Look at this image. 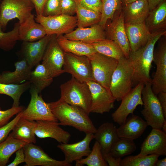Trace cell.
I'll return each instance as SVG.
<instances>
[{"label": "cell", "instance_id": "1", "mask_svg": "<svg viewBox=\"0 0 166 166\" xmlns=\"http://www.w3.org/2000/svg\"><path fill=\"white\" fill-rule=\"evenodd\" d=\"M166 30L152 34L144 46L135 51H130L128 58L133 69V87L140 82H143L144 84L152 82L150 72L152 67L155 45L161 38L166 35Z\"/></svg>", "mask_w": 166, "mask_h": 166}, {"label": "cell", "instance_id": "2", "mask_svg": "<svg viewBox=\"0 0 166 166\" xmlns=\"http://www.w3.org/2000/svg\"><path fill=\"white\" fill-rule=\"evenodd\" d=\"M49 103L51 111L60 125L72 126L85 133L96 131L89 114L82 109L59 99Z\"/></svg>", "mask_w": 166, "mask_h": 166}, {"label": "cell", "instance_id": "3", "mask_svg": "<svg viewBox=\"0 0 166 166\" xmlns=\"http://www.w3.org/2000/svg\"><path fill=\"white\" fill-rule=\"evenodd\" d=\"M60 99L90 113L91 98L89 87L86 82H81L74 77L60 86Z\"/></svg>", "mask_w": 166, "mask_h": 166}, {"label": "cell", "instance_id": "4", "mask_svg": "<svg viewBox=\"0 0 166 166\" xmlns=\"http://www.w3.org/2000/svg\"><path fill=\"white\" fill-rule=\"evenodd\" d=\"M133 69L128 58L118 60L111 77L109 89L116 100L119 101L132 89Z\"/></svg>", "mask_w": 166, "mask_h": 166}, {"label": "cell", "instance_id": "5", "mask_svg": "<svg viewBox=\"0 0 166 166\" xmlns=\"http://www.w3.org/2000/svg\"><path fill=\"white\" fill-rule=\"evenodd\" d=\"M151 82L144 84L142 92L144 109L141 111L148 126L152 129H161L166 121L157 95L152 89Z\"/></svg>", "mask_w": 166, "mask_h": 166}, {"label": "cell", "instance_id": "6", "mask_svg": "<svg viewBox=\"0 0 166 166\" xmlns=\"http://www.w3.org/2000/svg\"><path fill=\"white\" fill-rule=\"evenodd\" d=\"M31 0H2L0 5V24L5 30L8 22L17 18L21 24L32 14L34 8Z\"/></svg>", "mask_w": 166, "mask_h": 166}, {"label": "cell", "instance_id": "7", "mask_svg": "<svg viewBox=\"0 0 166 166\" xmlns=\"http://www.w3.org/2000/svg\"><path fill=\"white\" fill-rule=\"evenodd\" d=\"M31 99L27 107L21 112V117L30 121L58 122L53 113L49 103L45 102L33 85L30 91Z\"/></svg>", "mask_w": 166, "mask_h": 166}, {"label": "cell", "instance_id": "8", "mask_svg": "<svg viewBox=\"0 0 166 166\" xmlns=\"http://www.w3.org/2000/svg\"><path fill=\"white\" fill-rule=\"evenodd\" d=\"M35 19L43 26L47 35H55L57 37L70 33L77 26L76 16L63 14L48 16L37 15Z\"/></svg>", "mask_w": 166, "mask_h": 166}, {"label": "cell", "instance_id": "9", "mask_svg": "<svg viewBox=\"0 0 166 166\" xmlns=\"http://www.w3.org/2000/svg\"><path fill=\"white\" fill-rule=\"evenodd\" d=\"M89 58L94 81L109 89L111 77L118 60L98 52Z\"/></svg>", "mask_w": 166, "mask_h": 166}, {"label": "cell", "instance_id": "10", "mask_svg": "<svg viewBox=\"0 0 166 166\" xmlns=\"http://www.w3.org/2000/svg\"><path fill=\"white\" fill-rule=\"evenodd\" d=\"M64 57L63 68L65 72L81 82L94 81L88 57L64 52Z\"/></svg>", "mask_w": 166, "mask_h": 166}, {"label": "cell", "instance_id": "11", "mask_svg": "<svg viewBox=\"0 0 166 166\" xmlns=\"http://www.w3.org/2000/svg\"><path fill=\"white\" fill-rule=\"evenodd\" d=\"M144 86L143 83H139L122 98L120 106L111 114L114 122L120 125L129 114H133L138 106L143 105L142 92Z\"/></svg>", "mask_w": 166, "mask_h": 166}, {"label": "cell", "instance_id": "12", "mask_svg": "<svg viewBox=\"0 0 166 166\" xmlns=\"http://www.w3.org/2000/svg\"><path fill=\"white\" fill-rule=\"evenodd\" d=\"M110 20L111 21H108L105 28L106 39L117 43L122 49L124 56L128 58L130 49L125 31L122 10L116 12Z\"/></svg>", "mask_w": 166, "mask_h": 166}, {"label": "cell", "instance_id": "13", "mask_svg": "<svg viewBox=\"0 0 166 166\" xmlns=\"http://www.w3.org/2000/svg\"><path fill=\"white\" fill-rule=\"evenodd\" d=\"M91 93L90 113L103 114L114 107L116 100L110 90L94 81L86 82Z\"/></svg>", "mask_w": 166, "mask_h": 166}, {"label": "cell", "instance_id": "14", "mask_svg": "<svg viewBox=\"0 0 166 166\" xmlns=\"http://www.w3.org/2000/svg\"><path fill=\"white\" fill-rule=\"evenodd\" d=\"M64 52L58 44L55 35H53L44 52L42 64L53 78L65 72L63 69Z\"/></svg>", "mask_w": 166, "mask_h": 166}, {"label": "cell", "instance_id": "15", "mask_svg": "<svg viewBox=\"0 0 166 166\" xmlns=\"http://www.w3.org/2000/svg\"><path fill=\"white\" fill-rule=\"evenodd\" d=\"M153 61L156 69L152 80V89L156 95L160 92H166V41L159 42L158 46L154 50Z\"/></svg>", "mask_w": 166, "mask_h": 166}, {"label": "cell", "instance_id": "16", "mask_svg": "<svg viewBox=\"0 0 166 166\" xmlns=\"http://www.w3.org/2000/svg\"><path fill=\"white\" fill-rule=\"evenodd\" d=\"M25 156V166H70L65 160L53 159L39 146L29 143L23 148Z\"/></svg>", "mask_w": 166, "mask_h": 166}, {"label": "cell", "instance_id": "17", "mask_svg": "<svg viewBox=\"0 0 166 166\" xmlns=\"http://www.w3.org/2000/svg\"><path fill=\"white\" fill-rule=\"evenodd\" d=\"M94 139V134L86 133L84 138L81 140L73 144L61 143L57 146L63 153L64 160L71 164L74 161L79 160L84 156H87L90 153L89 145Z\"/></svg>", "mask_w": 166, "mask_h": 166}, {"label": "cell", "instance_id": "18", "mask_svg": "<svg viewBox=\"0 0 166 166\" xmlns=\"http://www.w3.org/2000/svg\"><path fill=\"white\" fill-rule=\"evenodd\" d=\"M35 133L40 138H50L61 143H67L70 134L60 126L58 122L49 121H37Z\"/></svg>", "mask_w": 166, "mask_h": 166}, {"label": "cell", "instance_id": "19", "mask_svg": "<svg viewBox=\"0 0 166 166\" xmlns=\"http://www.w3.org/2000/svg\"><path fill=\"white\" fill-rule=\"evenodd\" d=\"M140 153L144 155H166V133L152 129L142 144Z\"/></svg>", "mask_w": 166, "mask_h": 166}, {"label": "cell", "instance_id": "20", "mask_svg": "<svg viewBox=\"0 0 166 166\" xmlns=\"http://www.w3.org/2000/svg\"><path fill=\"white\" fill-rule=\"evenodd\" d=\"M63 36L69 40L79 41L90 44L106 39L105 29L99 23L89 27H77Z\"/></svg>", "mask_w": 166, "mask_h": 166}, {"label": "cell", "instance_id": "21", "mask_svg": "<svg viewBox=\"0 0 166 166\" xmlns=\"http://www.w3.org/2000/svg\"><path fill=\"white\" fill-rule=\"evenodd\" d=\"M52 36L46 35L36 41L23 42L22 49L24 58L32 68L42 60L46 46Z\"/></svg>", "mask_w": 166, "mask_h": 166}, {"label": "cell", "instance_id": "22", "mask_svg": "<svg viewBox=\"0 0 166 166\" xmlns=\"http://www.w3.org/2000/svg\"><path fill=\"white\" fill-rule=\"evenodd\" d=\"M125 23L144 22L150 12L147 0H137L122 6Z\"/></svg>", "mask_w": 166, "mask_h": 166}, {"label": "cell", "instance_id": "23", "mask_svg": "<svg viewBox=\"0 0 166 166\" xmlns=\"http://www.w3.org/2000/svg\"><path fill=\"white\" fill-rule=\"evenodd\" d=\"M130 51L134 52L144 46L151 35L144 22L136 24L125 23Z\"/></svg>", "mask_w": 166, "mask_h": 166}, {"label": "cell", "instance_id": "24", "mask_svg": "<svg viewBox=\"0 0 166 166\" xmlns=\"http://www.w3.org/2000/svg\"><path fill=\"white\" fill-rule=\"evenodd\" d=\"M94 134V139L99 144L103 155L109 154L114 143L119 137L117 128L112 123L101 124Z\"/></svg>", "mask_w": 166, "mask_h": 166}, {"label": "cell", "instance_id": "25", "mask_svg": "<svg viewBox=\"0 0 166 166\" xmlns=\"http://www.w3.org/2000/svg\"><path fill=\"white\" fill-rule=\"evenodd\" d=\"M148 126L141 117L132 114L117 128L118 135L119 137L134 140L141 136Z\"/></svg>", "mask_w": 166, "mask_h": 166}, {"label": "cell", "instance_id": "26", "mask_svg": "<svg viewBox=\"0 0 166 166\" xmlns=\"http://www.w3.org/2000/svg\"><path fill=\"white\" fill-rule=\"evenodd\" d=\"M18 32L19 40L23 42L36 41L46 35L44 27L36 22L32 14L25 21L20 24Z\"/></svg>", "mask_w": 166, "mask_h": 166}, {"label": "cell", "instance_id": "27", "mask_svg": "<svg viewBox=\"0 0 166 166\" xmlns=\"http://www.w3.org/2000/svg\"><path fill=\"white\" fill-rule=\"evenodd\" d=\"M15 70L13 72L4 71L0 74V82L7 84H19L29 81L32 68L24 58L14 63Z\"/></svg>", "mask_w": 166, "mask_h": 166}, {"label": "cell", "instance_id": "28", "mask_svg": "<svg viewBox=\"0 0 166 166\" xmlns=\"http://www.w3.org/2000/svg\"><path fill=\"white\" fill-rule=\"evenodd\" d=\"M144 23L152 34L166 29V0H162L150 11Z\"/></svg>", "mask_w": 166, "mask_h": 166}, {"label": "cell", "instance_id": "29", "mask_svg": "<svg viewBox=\"0 0 166 166\" xmlns=\"http://www.w3.org/2000/svg\"><path fill=\"white\" fill-rule=\"evenodd\" d=\"M57 42L63 50L79 56L89 57L97 52L91 44L67 39L61 35L57 37Z\"/></svg>", "mask_w": 166, "mask_h": 166}, {"label": "cell", "instance_id": "30", "mask_svg": "<svg viewBox=\"0 0 166 166\" xmlns=\"http://www.w3.org/2000/svg\"><path fill=\"white\" fill-rule=\"evenodd\" d=\"M36 125V121H29L21 117L10 134L15 139L35 144Z\"/></svg>", "mask_w": 166, "mask_h": 166}, {"label": "cell", "instance_id": "31", "mask_svg": "<svg viewBox=\"0 0 166 166\" xmlns=\"http://www.w3.org/2000/svg\"><path fill=\"white\" fill-rule=\"evenodd\" d=\"M29 143L15 139L10 133L7 138L0 143V166H6L13 154Z\"/></svg>", "mask_w": 166, "mask_h": 166}, {"label": "cell", "instance_id": "32", "mask_svg": "<svg viewBox=\"0 0 166 166\" xmlns=\"http://www.w3.org/2000/svg\"><path fill=\"white\" fill-rule=\"evenodd\" d=\"M75 0L78 27H87L99 23L101 18V13L87 8L82 6L78 0Z\"/></svg>", "mask_w": 166, "mask_h": 166}, {"label": "cell", "instance_id": "33", "mask_svg": "<svg viewBox=\"0 0 166 166\" xmlns=\"http://www.w3.org/2000/svg\"><path fill=\"white\" fill-rule=\"evenodd\" d=\"M53 77L42 64L37 65L34 70L32 71L29 81L32 84L39 93L49 86L53 81Z\"/></svg>", "mask_w": 166, "mask_h": 166}, {"label": "cell", "instance_id": "34", "mask_svg": "<svg viewBox=\"0 0 166 166\" xmlns=\"http://www.w3.org/2000/svg\"><path fill=\"white\" fill-rule=\"evenodd\" d=\"M91 44L97 52L117 60L124 56L120 46L112 40L105 39Z\"/></svg>", "mask_w": 166, "mask_h": 166}, {"label": "cell", "instance_id": "35", "mask_svg": "<svg viewBox=\"0 0 166 166\" xmlns=\"http://www.w3.org/2000/svg\"><path fill=\"white\" fill-rule=\"evenodd\" d=\"M30 84L29 81L21 84L0 82V94H5L11 97L13 100L12 106L18 107L21 96L29 87Z\"/></svg>", "mask_w": 166, "mask_h": 166}, {"label": "cell", "instance_id": "36", "mask_svg": "<svg viewBox=\"0 0 166 166\" xmlns=\"http://www.w3.org/2000/svg\"><path fill=\"white\" fill-rule=\"evenodd\" d=\"M134 140L119 137L112 147L109 154L116 158H121L130 155L136 150Z\"/></svg>", "mask_w": 166, "mask_h": 166}, {"label": "cell", "instance_id": "37", "mask_svg": "<svg viewBox=\"0 0 166 166\" xmlns=\"http://www.w3.org/2000/svg\"><path fill=\"white\" fill-rule=\"evenodd\" d=\"M76 166H82L86 165L88 166H108V164L105 160L99 143L95 142L90 154L85 158L75 161Z\"/></svg>", "mask_w": 166, "mask_h": 166}, {"label": "cell", "instance_id": "38", "mask_svg": "<svg viewBox=\"0 0 166 166\" xmlns=\"http://www.w3.org/2000/svg\"><path fill=\"white\" fill-rule=\"evenodd\" d=\"M159 156L140 153L135 156H128L121 160L120 166H155Z\"/></svg>", "mask_w": 166, "mask_h": 166}, {"label": "cell", "instance_id": "39", "mask_svg": "<svg viewBox=\"0 0 166 166\" xmlns=\"http://www.w3.org/2000/svg\"><path fill=\"white\" fill-rule=\"evenodd\" d=\"M101 0V18L99 24L105 29L107 22L112 18L116 12L122 10V5L121 0Z\"/></svg>", "mask_w": 166, "mask_h": 166}, {"label": "cell", "instance_id": "40", "mask_svg": "<svg viewBox=\"0 0 166 166\" xmlns=\"http://www.w3.org/2000/svg\"><path fill=\"white\" fill-rule=\"evenodd\" d=\"M20 23L18 22L14 25L11 31L3 32L0 24V49L5 51H9L13 49L18 41L19 40L18 28Z\"/></svg>", "mask_w": 166, "mask_h": 166}, {"label": "cell", "instance_id": "41", "mask_svg": "<svg viewBox=\"0 0 166 166\" xmlns=\"http://www.w3.org/2000/svg\"><path fill=\"white\" fill-rule=\"evenodd\" d=\"M61 0H46L42 15L48 16L61 14Z\"/></svg>", "mask_w": 166, "mask_h": 166}, {"label": "cell", "instance_id": "42", "mask_svg": "<svg viewBox=\"0 0 166 166\" xmlns=\"http://www.w3.org/2000/svg\"><path fill=\"white\" fill-rule=\"evenodd\" d=\"M24 109L23 106H19L17 107L12 106L5 110H0V127L8 123L14 116L17 115Z\"/></svg>", "mask_w": 166, "mask_h": 166}, {"label": "cell", "instance_id": "43", "mask_svg": "<svg viewBox=\"0 0 166 166\" xmlns=\"http://www.w3.org/2000/svg\"><path fill=\"white\" fill-rule=\"evenodd\" d=\"M21 112L17 114L12 120L6 125L0 127V143L7 138L16 123L21 118Z\"/></svg>", "mask_w": 166, "mask_h": 166}, {"label": "cell", "instance_id": "44", "mask_svg": "<svg viewBox=\"0 0 166 166\" xmlns=\"http://www.w3.org/2000/svg\"><path fill=\"white\" fill-rule=\"evenodd\" d=\"M61 14L73 16L76 11L75 0H61Z\"/></svg>", "mask_w": 166, "mask_h": 166}, {"label": "cell", "instance_id": "45", "mask_svg": "<svg viewBox=\"0 0 166 166\" xmlns=\"http://www.w3.org/2000/svg\"><path fill=\"white\" fill-rule=\"evenodd\" d=\"M83 6L92 10L101 13L102 10L101 0H78Z\"/></svg>", "mask_w": 166, "mask_h": 166}, {"label": "cell", "instance_id": "46", "mask_svg": "<svg viewBox=\"0 0 166 166\" xmlns=\"http://www.w3.org/2000/svg\"><path fill=\"white\" fill-rule=\"evenodd\" d=\"M16 156L14 160L8 166H17L21 163L25 162V156L23 148L15 152Z\"/></svg>", "mask_w": 166, "mask_h": 166}, {"label": "cell", "instance_id": "47", "mask_svg": "<svg viewBox=\"0 0 166 166\" xmlns=\"http://www.w3.org/2000/svg\"><path fill=\"white\" fill-rule=\"evenodd\" d=\"M103 156L109 166H120L121 158H116L109 154L103 155Z\"/></svg>", "mask_w": 166, "mask_h": 166}, {"label": "cell", "instance_id": "48", "mask_svg": "<svg viewBox=\"0 0 166 166\" xmlns=\"http://www.w3.org/2000/svg\"><path fill=\"white\" fill-rule=\"evenodd\" d=\"M37 15H42L44 7L46 0H31Z\"/></svg>", "mask_w": 166, "mask_h": 166}, {"label": "cell", "instance_id": "49", "mask_svg": "<svg viewBox=\"0 0 166 166\" xmlns=\"http://www.w3.org/2000/svg\"><path fill=\"white\" fill-rule=\"evenodd\" d=\"M157 95L164 117L166 118V92L163 91L160 92Z\"/></svg>", "mask_w": 166, "mask_h": 166}, {"label": "cell", "instance_id": "50", "mask_svg": "<svg viewBox=\"0 0 166 166\" xmlns=\"http://www.w3.org/2000/svg\"><path fill=\"white\" fill-rule=\"evenodd\" d=\"M162 0H147L149 5L150 10H151L155 8Z\"/></svg>", "mask_w": 166, "mask_h": 166}, {"label": "cell", "instance_id": "51", "mask_svg": "<svg viewBox=\"0 0 166 166\" xmlns=\"http://www.w3.org/2000/svg\"><path fill=\"white\" fill-rule=\"evenodd\" d=\"M155 165L156 166H166V158L165 157L161 160L158 159L156 162Z\"/></svg>", "mask_w": 166, "mask_h": 166}, {"label": "cell", "instance_id": "52", "mask_svg": "<svg viewBox=\"0 0 166 166\" xmlns=\"http://www.w3.org/2000/svg\"><path fill=\"white\" fill-rule=\"evenodd\" d=\"M137 0H121L122 6Z\"/></svg>", "mask_w": 166, "mask_h": 166}, {"label": "cell", "instance_id": "53", "mask_svg": "<svg viewBox=\"0 0 166 166\" xmlns=\"http://www.w3.org/2000/svg\"><path fill=\"white\" fill-rule=\"evenodd\" d=\"M161 130L164 132L166 133V121L163 123Z\"/></svg>", "mask_w": 166, "mask_h": 166}, {"label": "cell", "instance_id": "54", "mask_svg": "<svg viewBox=\"0 0 166 166\" xmlns=\"http://www.w3.org/2000/svg\"><path fill=\"white\" fill-rule=\"evenodd\" d=\"M0 110H1V108L0 107Z\"/></svg>", "mask_w": 166, "mask_h": 166}]
</instances>
